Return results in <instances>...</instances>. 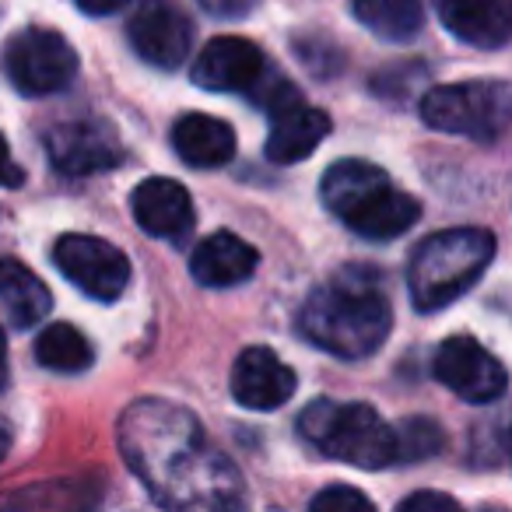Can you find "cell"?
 <instances>
[{"label": "cell", "mask_w": 512, "mask_h": 512, "mask_svg": "<svg viewBox=\"0 0 512 512\" xmlns=\"http://www.w3.org/2000/svg\"><path fill=\"white\" fill-rule=\"evenodd\" d=\"M509 449H512V435H509Z\"/></svg>", "instance_id": "30"}, {"label": "cell", "mask_w": 512, "mask_h": 512, "mask_svg": "<svg viewBox=\"0 0 512 512\" xmlns=\"http://www.w3.org/2000/svg\"><path fill=\"white\" fill-rule=\"evenodd\" d=\"M393 327L390 299L379 278L365 267L337 271L327 285L313 288L299 313V334L334 358H369L383 348Z\"/></svg>", "instance_id": "2"}, {"label": "cell", "mask_w": 512, "mask_h": 512, "mask_svg": "<svg viewBox=\"0 0 512 512\" xmlns=\"http://www.w3.org/2000/svg\"><path fill=\"white\" fill-rule=\"evenodd\" d=\"M36 362L50 372H67V376H74V372L92 369L95 351L78 327H71V323H53V327H46L43 334H39Z\"/></svg>", "instance_id": "21"}, {"label": "cell", "mask_w": 512, "mask_h": 512, "mask_svg": "<svg viewBox=\"0 0 512 512\" xmlns=\"http://www.w3.org/2000/svg\"><path fill=\"white\" fill-rule=\"evenodd\" d=\"M439 22L474 50H498L512 39V0H439Z\"/></svg>", "instance_id": "15"}, {"label": "cell", "mask_w": 512, "mask_h": 512, "mask_svg": "<svg viewBox=\"0 0 512 512\" xmlns=\"http://www.w3.org/2000/svg\"><path fill=\"white\" fill-rule=\"evenodd\" d=\"M53 264L95 302H116L130 285V260L123 256V249L95 235H60L53 246Z\"/></svg>", "instance_id": "8"}, {"label": "cell", "mask_w": 512, "mask_h": 512, "mask_svg": "<svg viewBox=\"0 0 512 512\" xmlns=\"http://www.w3.org/2000/svg\"><path fill=\"white\" fill-rule=\"evenodd\" d=\"M267 74L264 53L256 50L249 39L239 36H221L200 50L197 64H193L190 78L204 92H246L256 88L260 78Z\"/></svg>", "instance_id": "12"}, {"label": "cell", "mask_w": 512, "mask_h": 512, "mask_svg": "<svg viewBox=\"0 0 512 512\" xmlns=\"http://www.w3.org/2000/svg\"><path fill=\"white\" fill-rule=\"evenodd\" d=\"M127 36L134 53L158 71H176L193 43V25L169 0H141L130 15Z\"/></svg>", "instance_id": "11"}, {"label": "cell", "mask_w": 512, "mask_h": 512, "mask_svg": "<svg viewBox=\"0 0 512 512\" xmlns=\"http://www.w3.org/2000/svg\"><path fill=\"white\" fill-rule=\"evenodd\" d=\"M85 15L92 18H106V15H116V11H123L130 4V0H74Z\"/></svg>", "instance_id": "27"}, {"label": "cell", "mask_w": 512, "mask_h": 512, "mask_svg": "<svg viewBox=\"0 0 512 512\" xmlns=\"http://www.w3.org/2000/svg\"><path fill=\"white\" fill-rule=\"evenodd\" d=\"M456 505H460L456 498L439 495V491H418V495H411V498H404V502H400V512H421V509H428V512H435V509L453 512Z\"/></svg>", "instance_id": "24"}, {"label": "cell", "mask_w": 512, "mask_h": 512, "mask_svg": "<svg viewBox=\"0 0 512 512\" xmlns=\"http://www.w3.org/2000/svg\"><path fill=\"white\" fill-rule=\"evenodd\" d=\"M397 449L400 460H425L442 449V428L428 418H407L397 425Z\"/></svg>", "instance_id": "22"}, {"label": "cell", "mask_w": 512, "mask_h": 512, "mask_svg": "<svg viewBox=\"0 0 512 512\" xmlns=\"http://www.w3.org/2000/svg\"><path fill=\"white\" fill-rule=\"evenodd\" d=\"M0 67L8 81L29 99L64 92L78 74V53L57 29H22L4 43Z\"/></svg>", "instance_id": "7"}, {"label": "cell", "mask_w": 512, "mask_h": 512, "mask_svg": "<svg viewBox=\"0 0 512 512\" xmlns=\"http://www.w3.org/2000/svg\"><path fill=\"white\" fill-rule=\"evenodd\" d=\"M432 372L449 393L467 404H495L509 390V372L474 337H449L432 358Z\"/></svg>", "instance_id": "9"}, {"label": "cell", "mask_w": 512, "mask_h": 512, "mask_svg": "<svg viewBox=\"0 0 512 512\" xmlns=\"http://www.w3.org/2000/svg\"><path fill=\"white\" fill-rule=\"evenodd\" d=\"M0 306H4L8 320L15 323L18 330H29V327H36L43 316H50L53 295L29 267L11 260V256H4V260H0Z\"/></svg>", "instance_id": "19"}, {"label": "cell", "mask_w": 512, "mask_h": 512, "mask_svg": "<svg viewBox=\"0 0 512 512\" xmlns=\"http://www.w3.org/2000/svg\"><path fill=\"white\" fill-rule=\"evenodd\" d=\"M299 432L323 456L358 470H383L400 460L397 428L386 425L383 414L369 404L313 400L299 414Z\"/></svg>", "instance_id": "5"}, {"label": "cell", "mask_w": 512, "mask_h": 512, "mask_svg": "<svg viewBox=\"0 0 512 512\" xmlns=\"http://www.w3.org/2000/svg\"><path fill=\"white\" fill-rule=\"evenodd\" d=\"M25 183V172L22 165L11 158V148L8 141H4V134H0V186H8V190H15V186Z\"/></svg>", "instance_id": "25"}, {"label": "cell", "mask_w": 512, "mask_h": 512, "mask_svg": "<svg viewBox=\"0 0 512 512\" xmlns=\"http://www.w3.org/2000/svg\"><path fill=\"white\" fill-rule=\"evenodd\" d=\"M421 120L439 134L491 144L512 127V85L495 78H477L428 88L421 99Z\"/></svg>", "instance_id": "6"}, {"label": "cell", "mask_w": 512, "mask_h": 512, "mask_svg": "<svg viewBox=\"0 0 512 512\" xmlns=\"http://www.w3.org/2000/svg\"><path fill=\"white\" fill-rule=\"evenodd\" d=\"M351 15L386 43H411L425 29L421 0H351Z\"/></svg>", "instance_id": "20"}, {"label": "cell", "mask_w": 512, "mask_h": 512, "mask_svg": "<svg viewBox=\"0 0 512 512\" xmlns=\"http://www.w3.org/2000/svg\"><path fill=\"white\" fill-rule=\"evenodd\" d=\"M323 204L362 239L390 242L418 225L421 204L411 193L397 190L379 165L362 158H344L327 169L320 183Z\"/></svg>", "instance_id": "3"}, {"label": "cell", "mask_w": 512, "mask_h": 512, "mask_svg": "<svg viewBox=\"0 0 512 512\" xmlns=\"http://www.w3.org/2000/svg\"><path fill=\"white\" fill-rule=\"evenodd\" d=\"M172 148L193 169H221L235 158V130L207 113H186L172 127Z\"/></svg>", "instance_id": "18"}, {"label": "cell", "mask_w": 512, "mask_h": 512, "mask_svg": "<svg viewBox=\"0 0 512 512\" xmlns=\"http://www.w3.org/2000/svg\"><path fill=\"white\" fill-rule=\"evenodd\" d=\"M46 155L60 176H95V172L116 169L123 162V144L106 120H64L46 130Z\"/></svg>", "instance_id": "10"}, {"label": "cell", "mask_w": 512, "mask_h": 512, "mask_svg": "<svg viewBox=\"0 0 512 512\" xmlns=\"http://www.w3.org/2000/svg\"><path fill=\"white\" fill-rule=\"evenodd\" d=\"M271 134H267V158L278 165L306 162L320 141L330 134V116L323 109L306 106L302 99H292L285 106L271 109Z\"/></svg>", "instance_id": "16"}, {"label": "cell", "mask_w": 512, "mask_h": 512, "mask_svg": "<svg viewBox=\"0 0 512 512\" xmlns=\"http://www.w3.org/2000/svg\"><path fill=\"white\" fill-rule=\"evenodd\" d=\"M256 0H200V8L211 11L214 18H242L249 15Z\"/></svg>", "instance_id": "26"}, {"label": "cell", "mask_w": 512, "mask_h": 512, "mask_svg": "<svg viewBox=\"0 0 512 512\" xmlns=\"http://www.w3.org/2000/svg\"><path fill=\"white\" fill-rule=\"evenodd\" d=\"M495 260V235L488 228H446L428 235L411 253L407 288L418 313H439L470 292Z\"/></svg>", "instance_id": "4"}, {"label": "cell", "mask_w": 512, "mask_h": 512, "mask_svg": "<svg viewBox=\"0 0 512 512\" xmlns=\"http://www.w3.org/2000/svg\"><path fill=\"white\" fill-rule=\"evenodd\" d=\"M256 264H260V253L246 239H239L235 232H214L193 249L190 274L204 288H235L253 278Z\"/></svg>", "instance_id": "17"}, {"label": "cell", "mask_w": 512, "mask_h": 512, "mask_svg": "<svg viewBox=\"0 0 512 512\" xmlns=\"http://www.w3.org/2000/svg\"><path fill=\"white\" fill-rule=\"evenodd\" d=\"M299 386L292 365H285L271 348H246L232 365V397L249 411H278Z\"/></svg>", "instance_id": "13"}, {"label": "cell", "mask_w": 512, "mask_h": 512, "mask_svg": "<svg viewBox=\"0 0 512 512\" xmlns=\"http://www.w3.org/2000/svg\"><path fill=\"white\" fill-rule=\"evenodd\" d=\"M309 505H313V512H369L372 509L369 495H362L358 488H348V484H334V488L320 491Z\"/></svg>", "instance_id": "23"}, {"label": "cell", "mask_w": 512, "mask_h": 512, "mask_svg": "<svg viewBox=\"0 0 512 512\" xmlns=\"http://www.w3.org/2000/svg\"><path fill=\"white\" fill-rule=\"evenodd\" d=\"M11 442H15V435H11V425L8 418H0V460L11 453Z\"/></svg>", "instance_id": "28"}, {"label": "cell", "mask_w": 512, "mask_h": 512, "mask_svg": "<svg viewBox=\"0 0 512 512\" xmlns=\"http://www.w3.org/2000/svg\"><path fill=\"white\" fill-rule=\"evenodd\" d=\"M130 207H134V221L151 235V239L165 242H183L193 232V200L186 193V186H179L176 179L151 176L130 193Z\"/></svg>", "instance_id": "14"}, {"label": "cell", "mask_w": 512, "mask_h": 512, "mask_svg": "<svg viewBox=\"0 0 512 512\" xmlns=\"http://www.w3.org/2000/svg\"><path fill=\"white\" fill-rule=\"evenodd\" d=\"M120 453L165 509H235L246 502L242 474L172 400L141 397L120 414Z\"/></svg>", "instance_id": "1"}, {"label": "cell", "mask_w": 512, "mask_h": 512, "mask_svg": "<svg viewBox=\"0 0 512 512\" xmlns=\"http://www.w3.org/2000/svg\"><path fill=\"white\" fill-rule=\"evenodd\" d=\"M8 386V344H4V330H0V390Z\"/></svg>", "instance_id": "29"}]
</instances>
